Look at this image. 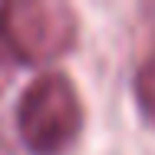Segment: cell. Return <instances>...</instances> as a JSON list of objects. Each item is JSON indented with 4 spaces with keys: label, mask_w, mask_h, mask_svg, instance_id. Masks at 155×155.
<instances>
[{
    "label": "cell",
    "mask_w": 155,
    "mask_h": 155,
    "mask_svg": "<svg viewBox=\"0 0 155 155\" xmlns=\"http://www.w3.org/2000/svg\"><path fill=\"white\" fill-rule=\"evenodd\" d=\"M83 122V99L66 73H40L17 102V132L33 155H66Z\"/></svg>",
    "instance_id": "cell-1"
},
{
    "label": "cell",
    "mask_w": 155,
    "mask_h": 155,
    "mask_svg": "<svg viewBox=\"0 0 155 155\" xmlns=\"http://www.w3.org/2000/svg\"><path fill=\"white\" fill-rule=\"evenodd\" d=\"M79 17L63 0H7L0 7V40L20 63H50L76 46Z\"/></svg>",
    "instance_id": "cell-2"
},
{
    "label": "cell",
    "mask_w": 155,
    "mask_h": 155,
    "mask_svg": "<svg viewBox=\"0 0 155 155\" xmlns=\"http://www.w3.org/2000/svg\"><path fill=\"white\" fill-rule=\"evenodd\" d=\"M132 93H135V106H139L142 119L149 125H155V53L135 69Z\"/></svg>",
    "instance_id": "cell-3"
},
{
    "label": "cell",
    "mask_w": 155,
    "mask_h": 155,
    "mask_svg": "<svg viewBox=\"0 0 155 155\" xmlns=\"http://www.w3.org/2000/svg\"><path fill=\"white\" fill-rule=\"evenodd\" d=\"M10 79H13V56L3 46V40H0V93L10 86Z\"/></svg>",
    "instance_id": "cell-4"
}]
</instances>
